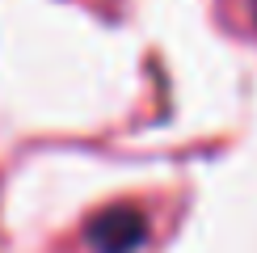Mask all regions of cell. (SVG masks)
Listing matches in <instances>:
<instances>
[{
	"instance_id": "cell-1",
	"label": "cell",
	"mask_w": 257,
	"mask_h": 253,
	"mask_svg": "<svg viewBox=\"0 0 257 253\" xmlns=\"http://www.w3.org/2000/svg\"><path fill=\"white\" fill-rule=\"evenodd\" d=\"M148 240V219L135 207H110L89 224L93 253H135Z\"/></svg>"
}]
</instances>
